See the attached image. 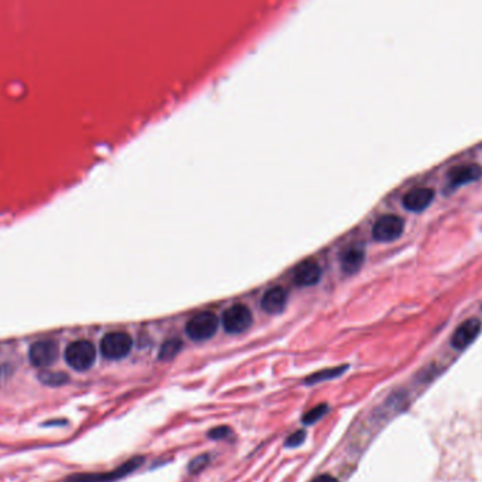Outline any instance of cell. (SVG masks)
<instances>
[{
    "label": "cell",
    "mask_w": 482,
    "mask_h": 482,
    "mask_svg": "<svg viewBox=\"0 0 482 482\" xmlns=\"http://www.w3.org/2000/svg\"><path fill=\"white\" fill-rule=\"evenodd\" d=\"M65 360L70 367L77 371L89 370L96 361V349L86 340L74 341L65 351Z\"/></svg>",
    "instance_id": "6da1fadb"
},
{
    "label": "cell",
    "mask_w": 482,
    "mask_h": 482,
    "mask_svg": "<svg viewBox=\"0 0 482 482\" xmlns=\"http://www.w3.org/2000/svg\"><path fill=\"white\" fill-rule=\"evenodd\" d=\"M217 327V316L210 312H202L188 322L186 334L195 341H206L216 334Z\"/></svg>",
    "instance_id": "7a4b0ae2"
},
{
    "label": "cell",
    "mask_w": 482,
    "mask_h": 482,
    "mask_svg": "<svg viewBox=\"0 0 482 482\" xmlns=\"http://www.w3.org/2000/svg\"><path fill=\"white\" fill-rule=\"evenodd\" d=\"M223 327L230 334H240L247 332L253 325V315L245 305H234L228 308L221 316Z\"/></svg>",
    "instance_id": "3957f363"
},
{
    "label": "cell",
    "mask_w": 482,
    "mask_h": 482,
    "mask_svg": "<svg viewBox=\"0 0 482 482\" xmlns=\"http://www.w3.org/2000/svg\"><path fill=\"white\" fill-rule=\"evenodd\" d=\"M133 347L131 337L124 332H113L103 337L100 351L108 360H122L129 356Z\"/></svg>",
    "instance_id": "277c9868"
},
{
    "label": "cell",
    "mask_w": 482,
    "mask_h": 482,
    "mask_svg": "<svg viewBox=\"0 0 482 482\" xmlns=\"http://www.w3.org/2000/svg\"><path fill=\"white\" fill-rule=\"evenodd\" d=\"M143 464V457H136L120 465L119 468L110 471V472H102V474H78L70 476L65 482H113L117 481L130 472H133L136 468H138Z\"/></svg>",
    "instance_id": "5b68a950"
},
{
    "label": "cell",
    "mask_w": 482,
    "mask_h": 482,
    "mask_svg": "<svg viewBox=\"0 0 482 482\" xmlns=\"http://www.w3.org/2000/svg\"><path fill=\"white\" fill-rule=\"evenodd\" d=\"M403 228L405 223L399 216L384 214L375 221L372 227V235L379 243H392V241L402 235Z\"/></svg>",
    "instance_id": "8992f818"
},
{
    "label": "cell",
    "mask_w": 482,
    "mask_h": 482,
    "mask_svg": "<svg viewBox=\"0 0 482 482\" xmlns=\"http://www.w3.org/2000/svg\"><path fill=\"white\" fill-rule=\"evenodd\" d=\"M482 176V167L478 164H462V165H457L452 167L448 174V182H447V188L450 190L475 182Z\"/></svg>",
    "instance_id": "52a82bcc"
},
{
    "label": "cell",
    "mask_w": 482,
    "mask_h": 482,
    "mask_svg": "<svg viewBox=\"0 0 482 482\" xmlns=\"http://www.w3.org/2000/svg\"><path fill=\"white\" fill-rule=\"evenodd\" d=\"M30 363L34 367L44 368L51 365L58 357V344L51 340H41L30 347Z\"/></svg>",
    "instance_id": "ba28073f"
},
{
    "label": "cell",
    "mask_w": 482,
    "mask_h": 482,
    "mask_svg": "<svg viewBox=\"0 0 482 482\" xmlns=\"http://www.w3.org/2000/svg\"><path fill=\"white\" fill-rule=\"evenodd\" d=\"M479 332L481 322L478 319H467L454 330L451 336V346L455 350H465L479 336Z\"/></svg>",
    "instance_id": "9c48e42d"
},
{
    "label": "cell",
    "mask_w": 482,
    "mask_h": 482,
    "mask_svg": "<svg viewBox=\"0 0 482 482\" xmlns=\"http://www.w3.org/2000/svg\"><path fill=\"white\" fill-rule=\"evenodd\" d=\"M322 278V268L315 260H305L294 271V282L301 287H313Z\"/></svg>",
    "instance_id": "30bf717a"
},
{
    "label": "cell",
    "mask_w": 482,
    "mask_h": 482,
    "mask_svg": "<svg viewBox=\"0 0 482 482\" xmlns=\"http://www.w3.org/2000/svg\"><path fill=\"white\" fill-rule=\"evenodd\" d=\"M434 199V190L430 188H415L403 196V206L409 211L426 210Z\"/></svg>",
    "instance_id": "8fae6325"
},
{
    "label": "cell",
    "mask_w": 482,
    "mask_h": 482,
    "mask_svg": "<svg viewBox=\"0 0 482 482\" xmlns=\"http://www.w3.org/2000/svg\"><path fill=\"white\" fill-rule=\"evenodd\" d=\"M288 304V294L285 292V289L275 287L268 289L261 301V306L263 309L270 313V315H280L285 311Z\"/></svg>",
    "instance_id": "7c38bea8"
},
{
    "label": "cell",
    "mask_w": 482,
    "mask_h": 482,
    "mask_svg": "<svg viewBox=\"0 0 482 482\" xmlns=\"http://www.w3.org/2000/svg\"><path fill=\"white\" fill-rule=\"evenodd\" d=\"M365 260V252L361 246L349 247L341 257V268L346 274H356L360 271Z\"/></svg>",
    "instance_id": "4fadbf2b"
},
{
    "label": "cell",
    "mask_w": 482,
    "mask_h": 482,
    "mask_svg": "<svg viewBox=\"0 0 482 482\" xmlns=\"http://www.w3.org/2000/svg\"><path fill=\"white\" fill-rule=\"evenodd\" d=\"M181 349H182V340L181 339H176V337L169 339L162 344L158 357H159V360H171L181 351Z\"/></svg>",
    "instance_id": "5bb4252c"
},
{
    "label": "cell",
    "mask_w": 482,
    "mask_h": 482,
    "mask_svg": "<svg viewBox=\"0 0 482 482\" xmlns=\"http://www.w3.org/2000/svg\"><path fill=\"white\" fill-rule=\"evenodd\" d=\"M346 368H347V367H339V368H332V370H326V371L313 374L312 377H309V378L306 379V384H308V385H312V384H318V382L325 381V379L337 378L339 375H341V374L346 371Z\"/></svg>",
    "instance_id": "9a60e30c"
},
{
    "label": "cell",
    "mask_w": 482,
    "mask_h": 482,
    "mask_svg": "<svg viewBox=\"0 0 482 482\" xmlns=\"http://www.w3.org/2000/svg\"><path fill=\"white\" fill-rule=\"evenodd\" d=\"M329 410H330V408H329L326 403H322V405L313 408L312 410H309V412L304 416V423H305V424H313V423H316L318 420H320Z\"/></svg>",
    "instance_id": "2e32d148"
},
{
    "label": "cell",
    "mask_w": 482,
    "mask_h": 482,
    "mask_svg": "<svg viewBox=\"0 0 482 482\" xmlns=\"http://www.w3.org/2000/svg\"><path fill=\"white\" fill-rule=\"evenodd\" d=\"M40 379L43 381V384H47L51 386H58V385H63L68 381V375H65L63 372H43V374H40Z\"/></svg>",
    "instance_id": "e0dca14e"
},
{
    "label": "cell",
    "mask_w": 482,
    "mask_h": 482,
    "mask_svg": "<svg viewBox=\"0 0 482 482\" xmlns=\"http://www.w3.org/2000/svg\"><path fill=\"white\" fill-rule=\"evenodd\" d=\"M207 464H209V455H206V454L199 455V457H196L195 460H192V462H190V465H189V471H190L192 474H197V472L202 471Z\"/></svg>",
    "instance_id": "ac0fdd59"
},
{
    "label": "cell",
    "mask_w": 482,
    "mask_h": 482,
    "mask_svg": "<svg viewBox=\"0 0 482 482\" xmlns=\"http://www.w3.org/2000/svg\"><path fill=\"white\" fill-rule=\"evenodd\" d=\"M305 438H306V431L305 430H298V431H295V433H292L288 438H287V441H285V444L288 445V447H298V445H301L304 441H305Z\"/></svg>",
    "instance_id": "d6986e66"
},
{
    "label": "cell",
    "mask_w": 482,
    "mask_h": 482,
    "mask_svg": "<svg viewBox=\"0 0 482 482\" xmlns=\"http://www.w3.org/2000/svg\"><path fill=\"white\" fill-rule=\"evenodd\" d=\"M230 434H231V429H228L227 426H220V427L213 429V430L209 433V437L213 438V440H223V438L228 437Z\"/></svg>",
    "instance_id": "ffe728a7"
},
{
    "label": "cell",
    "mask_w": 482,
    "mask_h": 482,
    "mask_svg": "<svg viewBox=\"0 0 482 482\" xmlns=\"http://www.w3.org/2000/svg\"><path fill=\"white\" fill-rule=\"evenodd\" d=\"M312 482H339V481L332 475H320V476L315 478Z\"/></svg>",
    "instance_id": "44dd1931"
}]
</instances>
